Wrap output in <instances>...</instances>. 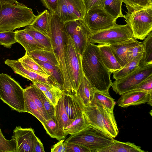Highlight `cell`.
Listing matches in <instances>:
<instances>
[{
    "label": "cell",
    "mask_w": 152,
    "mask_h": 152,
    "mask_svg": "<svg viewBox=\"0 0 152 152\" xmlns=\"http://www.w3.org/2000/svg\"><path fill=\"white\" fill-rule=\"evenodd\" d=\"M82 65L84 75L96 90L109 92L112 83L110 72L102 61L97 45L89 43L82 55Z\"/></svg>",
    "instance_id": "6da1fadb"
},
{
    "label": "cell",
    "mask_w": 152,
    "mask_h": 152,
    "mask_svg": "<svg viewBox=\"0 0 152 152\" xmlns=\"http://www.w3.org/2000/svg\"><path fill=\"white\" fill-rule=\"evenodd\" d=\"M50 25L51 34L50 38L53 50L58 63L59 69L61 76L65 92L73 94L70 80L68 65L65 51V31L64 24L55 13L50 12Z\"/></svg>",
    "instance_id": "7a4b0ae2"
},
{
    "label": "cell",
    "mask_w": 152,
    "mask_h": 152,
    "mask_svg": "<svg viewBox=\"0 0 152 152\" xmlns=\"http://www.w3.org/2000/svg\"><path fill=\"white\" fill-rule=\"evenodd\" d=\"M36 16L31 9L18 1L6 4L0 11V31L31 25Z\"/></svg>",
    "instance_id": "3957f363"
},
{
    "label": "cell",
    "mask_w": 152,
    "mask_h": 152,
    "mask_svg": "<svg viewBox=\"0 0 152 152\" xmlns=\"http://www.w3.org/2000/svg\"><path fill=\"white\" fill-rule=\"evenodd\" d=\"M84 115L89 126L114 138L119 132L113 112L98 103L84 106Z\"/></svg>",
    "instance_id": "277c9868"
},
{
    "label": "cell",
    "mask_w": 152,
    "mask_h": 152,
    "mask_svg": "<svg viewBox=\"0 0 152 152\" xmlns=\"http://www.w3.org/2000/svg\"><path fill=\"white\" fill-rule=\"evenodd\" d=\"M127 9L123 18L131 27L134 38L144 39L152 31V5Z\"/></svg>",
    "instance_id": "5b68a950"
},
{
    "label": "cell",
    "mask_w": 152,
    "mask_h": 152,
    "mask_svg": "<svg viewBox=\"0 0 152 152\" xmlns=\"http://www.w3.org/2000/svg\"><path fill=\"white\" fill-rule=\"evenodd\" d=\"M0 99L12 110L26 112L24 89L10 76L0 74Z\"/></svg>",
    "instance_id": "8992f818"
},
{
    "label": "cell",
    "mask_w": 152,
    "mask_h": 152,
    "mask_svg": "<svg viewBox=\"0 0 152 152\" xmlns=\"http://www.w3.org/2000/svg\"><path fill=\"white\" fill-rule=\"evenodd\" d=\"M113 138L100 131L88 126L81 131L71 134L64 142L83 145L91 152L110 145Z\"/></svg>",
    "instance_id": "52a82bcc"
},
{
    "label": "cell",
    "mask_w": 152,
    "mask_h": 152,
    "mask_svg": "<svg viewBox=\"0 0 152 152\" xmlns=\"http://www.w3.org/2000/svg\"><path fill=\"white\" fill-rule=\"evenodd\" d=\"M65 47L70 80L73 94H75L84 76L82 65V56L77 52L72 39L66 31Z\"/></svg>",
    "instance_id": "ba28073f"
},
{
    "label": "cell",
    "mask_w": 152,
    "mask_h": 152,
    "mask_svg": "<svg viewBox=\"0 0 152 152\" xmlns=\"http://www.w3.org/2000/svg\"><path fill=\"white\" fill-rule=\"evenodd\" d=\"M133 38L132 31L128 24H116L109 29L89 34L88 39L89 42L92 44L109 45Z\"/></svg>",
    "instance_id": "9c48e42d"
},
{
    "label": "cell",
    "mask_w": 152,
    "mask_h": 152,
    "mask_svg": "<svg viewBox=\"0 0 152 152\" xmlns=\"http://www.w3.org/2000/svg\"><path fill=\"white\" fill-rule=\"evenodd\" d=\"M152 74V64L139 65V66L126 76L112 83L113 90L122 94L134 90L142 81Z\"/></svg>",
    "instance_id": "30bf717a"
},
{
    "label": "cell",
    "mask_w": 152,
    "mask_h": 152,
    "mask_svg": "<svg viewBox=\"0 0 152 152\" xmlns=\"http://www.w3.org/2000/svg\"><path fill=\"white\" fill-rule=\"evenodd\" d=\"M116 20L103 7H97L87 12L83 21L90 34H93L113 27Z\"/></svg>",
    "instance_id": "8fae6325"
},
{
    "label": "cell",
    "mask_w": 152,
    "mask_h": 152,
    "mask_svg": "<svg viewBox=\"0 0 152 152\" xmlns=\"http://www.w3.org/2000/svg\"><path fill=\"white\" fill-rule=\"evenodd\" d=\"M64 27L72 39L77 52L82 56L89 43L88 38L90 34L83 20L71 21L64 24Z\"/></svg>",
    "instance_id": "7c38bea8"
},
{
    "label": "cell",
    "mask_w": 152,
    "mask_h": 152,
    "mask_svg": "<svg viewBox=\"0 0 152 152\" xmlns=\"http://www.w3.org/2000/svg\"><path fill=\"white\" fill-rule=\"evenodd\" d=\"M12 137L15 140V152H33L34 144L37 138L33 129L23 128L16 126L13 130Z\"/></svg>",
    "instance_id": "4fadbf2b"
},
{
    "label": "cell",
    "mask_w": 152,
    "mask_h": 152,
    "mask_svg": "<svg viewBox=\"0 0 152 152\" xmlns=\"http://www.w3.org/2000/svg\"><path fill=\"white\" fill-rule=\"evenodd\" d=\"M64 103L70 119L75 120L83 115L84 105L76 94H70L64 92Z\"/></svg>",
    "instance_id": "5bb4252c"
},
{
    "label": "cell",
    "mask_w": 152,
    "mask_h": 152,
    "mask_svg": "<svg viewBox=\"0 0 152 152\" xmlns=\"http://www.w3.org/2000/svg\"><path fill=\"white\" fill-rule=\"evenodd\" d=\"M149 93L136 90L130 91L121 95L117 101L118 104L121 107H125L145 104L148 102Z\"/></svg>",
    "instance_id": "9a60e30c"
},
{
    "label": "cell",
    "mask_w": 152,
    "mask_h": 152,
    "mask_svg": "<svg viewBox=\"0 0 152 152\" xmlns=\"http://www.w3.org/2000/svg\"><path fill=\"white\" fill-rule=\"evenodd\" d=\"M4 63L12 70L15 73L31 80L32 82L37 80L50 84L48 77H46L25 68L18 60L7 59Z\"/></svg>",
    "instance_id": "2e32d148"
},
{
    "label": "cell",
    "mask_w": 152,
    "mask_h": 152,
    "mask_svg": "<svg viewBox=\"0 0 152 152\" xmlns=\"http://www.w3.org/2000/svg\"><path fill=\"white\" fill-rule=\"evenodd\" d=\"M142 43L134 38L128 40L109 45L111 51L122 67L127 63L126 55L130 48Z\"/></svg>",
    "instance_id": "e0dca14e"
},
{
    "label": "cell",
    "mask_w": 152,
    "mask_h": 152,
    "mask_svg": "<svg viewBox=\"0 0 152 152\" xmlns=\"http://www.w3.org/2000/svg\"><path fill=\"white\" fill-rule=\"evenodd\" d=\"M17 42L21 45L26 53L36 50H46V48L36 40L31 35L24 29L15 31Z\"/></svg>",
    "instance_id": "ac0fdd59"
},
{
    "label": "cell",
    "mask_w": 152,
    "mask_h": 152,
    "mask_svg": "<svg viewBox=\"0 0 152 152\" xmlns=\"http://www.w3.org/2000/svg\"><path fill=\"white\" fill-rule=\"evenodd\" d=\"M99 53L102 61L110 73L120 69L122 67L113 53L109 45H98Z\"/></svg>",
    "instance_id": "d6986e66"
},
{
    "label": "cell",
    "mask_w": 152,
    "mask_h": 152,
    "mask_svg": "<svg viewBox=\"0 0 152 152\" xmlns=\"http://www.w3.org/2000/svg\"><path fill=\"white\" fill-rule=\"evenodd\" d=\"M141 147L129 142H123L114 139L109 145L94 152H144Z\"/></svg>",
    "instance_id": "ffe728a7"
},
{
    "label": "cell",
    "mask_w": 152,
    "mask_h": 152,
    "mask_svg": "<svg viewBox=\"0 0 152 152\" xmlns=\"http://www.w3.org/2000/svg\"><path fill=\"white\" fill-rule=\"evenodd\" d=\"M50 14L48 11L45 9L41 12H38V15L31 25L35 29L50 38L51 34L50 25Z\"/></svg>",
    "instance_id": "44dd1931"
},
{
    "label": "cell",
    "mask_w": 152,
    "mask_h": 152,
    "mask_svg": "<svg viewBox=\"0 0 152 152\" xmlns=\"http://www.w3.org/2000/svg\"><path fill=\"white\" fill-rule=\"evenodd\" d=\"M34 60L43 68L49 76L48 78L50 83L64 91L63 84L58 67L38 60Z\"/></svg>",
    "instance_id": "7402d4cb"
},
{
    "label": "cell",
    "mask_w": 152,
    "mask_h": 152,
    "mask_svg": "<svg viewBox=\"0 0 152 152\" xmlns=\"http://www.w3.org/2000/svg\"><path fill=\"white\" fill-rule=\"evenodd\" d=\"M96 90L84 75L76 94L81 99L84 106H87L90 104Z\"/></svg>",
    "instance_id": "603a6c76"
},
{
    "label": "cell",
    "mask_w": 152,
    "mask_h": 152,
    "mask_svg": "<svg viewBox=\"0 0 152 152\" xmlns=\"http://www.w3.org/2000/svg\"><path fill=\"white\" fill-rule=\"evenodd\" d=\"M65 1L70 15L73 20H83L87 12L84 0Z\"/></svg>",
    "instance_id": "cb8c5ba5"
},
{
    "label": "cell",
    "mask_w": 152,
    "mask_h": 152,
    "mask_svg": "<svg viewBox=\"0 0 152 152\" xmlns=\"http://www.w3.org/2000/svg\"><path fill=\"white\" fill-rule=\"evenodd\" d=\"M64 92L55 107V116L56 120L58 125L63 131L74 120L69 118L65 110Z\"/></svg>",
    "instance_id": "d4e9b609"
},
{
    "label": "cell",
    "mask_w": 152,
    "mask_h": 152,
    "mask_svg": "<svg viewBox=\"0 0 152 152\" xmlns=\"http://www.w3.org/2000/svg\"><path fill=\"white\" fill-rule=\"evenodd\" d=\"M42 125L47 134L52 138L60 141L67 135L58 125L55 116L47 120Z\"/></svg>",
    "instance_id": "484cf974"
},
{
    "label": "cell",
    "mask_w": 152,
    "mask_h": 152,
    "mask_svg": "<svg viewBox=\"0 0 152 152\" xmlns=\"http://www.w3.org/2000/svg\"><path fill=\"white\" fill-rule=\"evenodd\" d=\"M95 103L100 104L107 110L113 112L115 103L114 99L110 95L109 92L96 90L91 104Z\"/></svg>",
    "instance_id": "4316f807"
},
{
    "label": "cell",
    "mask_w": 152,
    "mask_h": 152,
    "mask_svg": "<svg viewBox=\"0 0 152 152\" xmlns=\"http://www.w3.org/2000/svg\"><path fill=\"white\" fill-rule=\"evenodd\" d=\"M143 53L139 55L133 60L128 62L121 68L113 73V78L115 80L122 78L130 74L139 66Z\"/></svg>",
    "instance_id": "83f0119b"
},
{
    "label": "cell",
    "mask_w": 152,
    "mask_h": 152,
    "mask_svg": "<svg viewBox=\"0 0 152 152\" xmlns=\"http://www.w3.org/2000/svg\"><path fill=\"white\" fill-rule=\"evenodd\" d=\"M24 96L26 112L33 115L43 125L47 120L41 109L24 92Z\"/></svg>",
    "instance_id": "f1b7e54d"
},
{
    "label": "cell",
    "mask_w": 152,
    "mask_h": 152,
    "mask_svg": "<svg viewBox=\"0 0 152 152\" xmlns=\"http://www.w3.org/2000/svg\"><path fill=\"white\" fill-rule=\"evenodd\" d=\"M26 53L34 60L47 63L54 66H58L53 50H36Z\"/></svg>",
    "instance_id": "f546056e"
},
{
    "label": "cell",
    "mask_w": 152,
    "mask_h": 152,
    "mask_svg": "<svg viewBox=\"0 0 152 152\" xmlns=\"http://www.w3.org/2000/svg\"><path fill=\"white\" fill-rule=\"evenodd\" d=\"M122 0H105L102 7L110 15L117 19L123 18L122 12Z\"/></svg>",
    "instance_id": "4dcf8cb0"
},
{
    "label": "cell",
    "mask_w": 152,
    "mask_h": 152,
    "mask_svg": "<svg viewBox=\"0 0 152 152\" xmlns=\"http://www.w3.org/2000/svg\"><path fill=\"white\" fill-rule=\"evenodd\" d=\"M24 29L36 40L45 47L47 50H53L50 39L35 29L31 25L25 27Z\"/></svg>",
    "instance_id": "1f68e13d"
},
{
    "label": "cell",
    "mask_w": 152,
    "mask_h": 152,
    "mask_svg": "<svg viewBox=\"0 0 152 152\" xmlns=\"http://www.w3.org/2000/svg\"><path fill=\"white\" fill-rule=\"evenodd\" d=\"M18 60L25 68L46 77H49L43 68L26 53L23 57Z\"/></svg>",
    "instance_id": "d6a6232c"
},
{
    "label": "cell",
    "mask_w": 152,
    "mask_h": 152,
    "mask_svg": "<svg viewBox=\"0 0 152 152\" xmlns=\"http://www.w3.org/2000/svg\"><path fill=\"white\" fill-rule=\"evenodd\" d=\"M144 51L140 65L152 64V32L151 31L142 42Z\"/></svg>",
    "instance_id": "836d02e7"
},
{
    "label": "cell",
    "mask_w": 152,
    "mask_h": 152,
    "mask_svg": "<svg viewBox=\"0 0 152 152\" xmlns=\"http://www.w3.org/2000/svg\"><path fill=\"white\" fill-rule=\"evenodd\" d=\"M84 115L75 120L69 125L64 130L66 135L73 134L77 133L88 126Z\"/></svg>",
    "instance_id": "e575fe53"
},
{
    "label": "cell",
    "mask_w": 152,
    "mask_h": 152,
    "mask_svg": "<svg viewBox=\"0 0 152 152\" xmlns=\"http://www.w3.org/2000/svg\"><path fill=\"white\" fill-rule=\"evenodd\" d=\"M55 13L64 24L67 22L73 20L70 15L65 0H59Z\"/></svg>",
    "instance_id": "d590c367"
},
{
    "label": "cell",
    "mask_w": 152,
    "mask_h": 152,
    "mask_svg": "<svg viewBox=\"0 0 152 152\" xmlns=\"http://www.w3.org/2000/svg\"><path fill=\"white\" fill-rule=\"evenodd\" d=\"M64 92L60 88L53 86L50 90L43 92L51 103L55 107Z\"/></svg>",
    "instance_id": "8d00e7d4"
},
{
    "label": "cell",
    "mask_w": 152,
    "mask_h": 152,
    "mask_svg": "<svg viewBox=\"0 0 152 152\" xmlns=\"http://www.w3.org/2000/svg\"><path fill=\"white\" fill-rule=\"evenodd\" d=\"M16 143L12 138L10 140L6 139L4 136L0 127V152H15Z\"/></svg>",
    "instance_id": "74e56055"
},
{
    "label": "cell",
    "mask_w": 152,
    "mask_h": 152,
    "mask_svg": "<svg viewBox=\"0 0 152 152\" xmlns=\"http://www.w3.org/2000/svg\"><path fill=\"white\" fill-rule=\"evenodd\" d=\"M17 42L15 32L13 31H0V45L7 48H10L13 44Z\"/></svg>",
    "instance_id": "f35d334b"
},
{
    "label": "cell",
    "mask_w": 152,
    "mask_h": 152,
    "mask_svg": "<svg viewBox=\"0 0 152 152\" xmlns=\"http://www.w3.org/2000/svg\"><path fill=\"white\" fill-rule=\"evenodd\" d=\"M39 96L44 108L50 118L55 116V107L50 102L43 93L38 89Z\"/></svg>",
    "instance_id": "ab89813d"
},
{
    "label": "cell",
    "mask_w": 152,
    "mask_h": 152,
    "mask_svg": "<svg viewBox=\"0 0 152 152\" xmlns=\"http://www.w3.org/2000/svg\"><path fill=\"white\" fill-rule=\"evenodd\" d=\"M65 152H91L85 146L80 144L71 142H65Z\"/></svg>",
    "instance_id": "60d3db41"
},
{
    "label": "cell",
    "mask_w": 152,
    "mask_h": 152,
    "mask_svg": "<svg viewBox=\"0 0 152 152\" xmlns=\"http://www.w3.org/2000/svg\"><path fill=\"white\" fill-rule=\"evenodd\" d=\"M144 49L142 43L133 47L128 50L126 55L127 63L133 60L139 55L143 53Z\"/></svg>",
    "instance_id": "b9f144b4"
},
{
    "label": "cell",
    "mask_w": 152,
    "mask_h": 152,
    "mask_svg": "<svg viewBox=\"0 0 152 152\" xmlns=\"http://www.w3.org/2000/svg\"><path fill=\"white\" fill-rule=\"evenodd\" d=\"M134 90L152 92V74L141 82Z\"/></svg>",
    "instance_id": "7bdbcfd3"
},
{
    "label": "cell",
    "mask_w": 152,
    "mask_h": 152,
    "mask_svg": "<svg viewBox=\"0 0 152 152\" xmlns=\"http://www.w3.org/2000/svg\"><path fill=\"white\" fill-rule=\"evenodd\" d=\"M86 12L97 7H102L105 0H84Z\"/></svg>",
    "instance_id": "ee69618b"
},
{
    "label": "cell",
    "mask_w": 152,
    "mask_h": 152,
    "mask_svg": "<svg viewBox=\"0 0 152 152\" xmlns=\"http://www.w3.org/2000/svg\"><path fill=\"white\" fill-rule=\"evenodd\" d=\"M59 0H41L43 4L50 11L55 13Z\"/></svg>",
    "instance_id": "f6af8a7d"
},
{
    "label": "cell",
    "mask_w": 152,
    "mask_h": 152,
    "mask_svg": "<svg viewBox=\"0 0 152 152\" xmlns=\"http://www.w3.org/2000/svg\"><path fill=\"white\" fill-rule=\"evenodd\" d=\"M64 139L59 141L52 146L51 152H65V147L64 143Z\"/></svg>",
    "instance_id": "bcb514c9"
},
{
    "label": "cell",
    "mask_w": 152,
    "mask_h": 152,
    "mask_svg": "<svg viewBox=\"0 0 152 152\" xmlns=\"http://www.w3.org/2000/svg\"><path fill=\"white\" fill-rule=\"evenodd\" d=\"M42 92L46 91L51 89L54 85L36 80L32 82Z\"/></svg>",
    "instance_id": "7dc6e473"
},
{
    "label": "cell",
    "mask_w": 152,
    "mask_h": 152,
    "mask_svg": "<svg viewBox=\"0 0 152 152\" xmlns=\"http://www.w3.org/2000/svg\"><path fill=\"white\" fill-rule=\"evenodd\" d=\"M44 148L42 143L37 137L35 142L33 152H44Z\"/></svg>",
    "instance_id": "c3c4849f"
},
{
    "label": "cell",
    "mask_w": 152,
    "mask_h": 152,
    "mask_svg": "<svg viewBox=\"0 0 152 152\" xmlns=\"http://www.w3.org/2000/svg\"><path fill=\"white\" fill-rule=\"evenodd\" d=\"M136 7H143L152 5V0H136Z\"/></svg>",
    "instance_id": "681fc988"
},
{
    "label": "cell",
    "mask_w": 152,
    "mask_h": 152,
    "mask_svg": "<svg viewBox=\"0 0 152 152\" xmlns=\"http://www.w3.org/2000/svg\"><path fill=\"white\" fill-rule=\"evenodd\" d=\"M126 8H134L136 7V0H122Z\"/></svg>",
    "instance_id": "f907efd6"
},
{
    "label": "cell",
    "mask_w": 152,
    "mask_h": 152,
    "mask_svg": "<svg viewBox=\"0 0 152 152\" xmlns=\"http://www.w3.org/2000/svg\"><path fill=\"white\" fill-rule=\"evenodd\" d=\"M17 0H0V11L4 5L10 3L15 2Z\"/></svg>",
    "instance_id": "816d5d0a"
},
{
    "label": "cell",
    "mask_w": 152,
    "mask_h": 152,
    "mask_svg": "<svg viewBox=\"0 0 152 152\" xmlns=\"http://www.w3.org/2000/svg\"><path fill=\"white\" fill-rule=\"evenodd\" d=\"M152 92H151L149 93V97L148 100V102H147L149 104L152 106Z\"/></svg>",
    "instance_id": "f5cc1de1"
}]
</instances>
